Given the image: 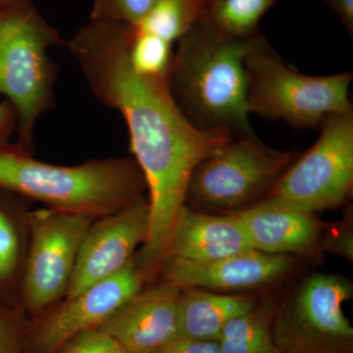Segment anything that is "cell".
Masks as SVG:
<instances>
[{
  "label": "cell",
  "instance_id": "obj_1",
  "mask_svg": "<svg viewBox=\"0 0 353 353\" xmlns=\"http://www.w3.org/2000/svg\"><path fill=\"white\" fill-rule=\"evenodd\" d=\"M132 31L131 26L90 18L65 46L95 97L126 122L131 150L150 196V233L137 257L143 270L153 275L163 263L192 172L234 136L226 130L194 127L176 105L168 78L134 70L130 59Z\"/></svg>",
  "mask_w": 353,
  "mask_h": 353
},
{
  "label": "cell",
  "instance_id": "obj_2",
  "mask_svg": "<svg viewBox=\"0 0 353 353\" xmlns=\"http://www.w3.org/2000/svg\"><path fill=\"white\" fill-rule=\"evenodd\" d=\"M261 34L228 38L203 16L176 41L168 83L176 105L194 127L255 134L246 103L245 59Z\"/></svg>",
  "mask_w": 353,
  "mask_h": 353
},
{
  "label": "cell",
  "instance_id": "obj_3",
  "mask_svg": "<svg viewBox=\"0 0 353 353\" xmlns=\"http://www.w3.org/2000/svg\"><path fill=\"white\" fill-rule=\"evenodd\" d=\"M10 141L0 143V188L43 208L99 219L145 196L148 185L134 157L63 166L39 161Z\"/></svg>",
  "mask_w": 353,
  "mask_h": 353
},
{
  "label": "cell",
  "instance_id": "obj_4",
  "mask_svg": "<svg viewBox=\"0 0 353 353\" xmlns=\"http://www.w3.org/2000/svg\"><path fill=\"white\" fill-rule=\"evenodd\" d=\"M65 44L31 0L0 12V95L15 109L16 143L32 153L37 123L54 102L58 70L48 50Z\"/></svg>",
  "mask_w": 353,
  "mask_h": 353
},
{
  "label": "cell",
  "instance_id": "obj_5",
  "mask_svg": "<svg viewBox=\"0 0 353 353\" xmlns=\"http://www.w3.org/2000/svg\"><path fill=\"white\" fill-rule=\"evenodd\" d=\"M248 112L296 129H319L334 114L352 111V72L309 76L285 63L263 36L245 59Z\"/></svg>",
  "mask_w": 353,
  "mask_h": 353
},
{
  "label": "cell",
  "instance_id": "obj_6",
  "mask_svg": "<svg viewBox=\"0 0 353 353\" xmlns=\"http://www.w3.org/2000/svg\"><path fill=\"white\" fill-rule=\"evenodd\" d=\"M296 155L264 145L255 134L234 136L192 172L185 204L211 213H236L263 201Z\"/></svg>",
  "mask_w": 353,
  "mask_h": 353
},
{
  "label": "cell",
  "instance_id": "obj_7",
  "mask_svg": "<svg viewBox=\"0 0 353 353\" xmlns=\"http://www.w3.org/2000/svg\"><path fill=\"white\" fill-rule=\"evenodd\" d=\"M353 294L348 279L306 278L274 315L272 334L282 353H352L353 328L343 304Z\"/></svg>",
  "mask_w": 353,
  "mask_h": 353
},
{
  "label": "cell",
  "instance_id": "obj_8",
  "mask_svg": "<svg viewBox=\"0 0 353 353\" xmlns=\"http://www.w3.org/2000/svg\"><path fill=\"white\" fill-rule=\"evenodd\" d=\"M317 141L296 158L266 197L313 213L339 208L353 190V110L334 114Z\"/></svg>",
  "mask_w": 353,
  "mask_h": 353
},
{
  "label": "cell",
  "instance_id": "obj_9",
  "mask_svg": "<svg viewBox=\"0 0 353 353\" xmlns=\"http://www.w3.org/2000/svg\"><path fill=\"white\" fill-rule=\"evenodd\" d=\"M94 219L54 209H31L20 303L30 319L66 297L83 236Z\"/></svg>",
  "mask_w": 353,
  "mask_h": 353
},
{
  "label": "cell",
  "instance_id": "obj_10",
  "mask_svg": "<svg viewBox=\"0 0 353 353\" xmlns=\"http://www.w3.org/2000/svg\"><path fill=\"white\" fill-rule=\"evenodd\" d=\"M145 282L134 256L115 275L65 297L32 319L24 353H53L79 334L99 329Z\"/></svg>",
  "mask_w": 353,
  "mask_h": 353
},
{
  "label": "cell",
  "instance_id": "obj_11",
  "mask_svg": "<svg viewBox=\"0 0 353 353\" xmlns=\"http://www.w3.org/2000/svg\"><path fill=\"white\" fill-rule=\"evenodd\" d=\"M150 227V202L145 196L92 221L83 236L66 297L122 270L136 256L137 248L145 245Z\"/></svg>",
  "mask_w": 353,
  "mask_h": 353
},
{
  "label": "cell",
  "instance_id": "obj_12",
  "mask_svg": "<svg viewBox=\"0 0 353 353\" xmlns=\"http://www.w3.org/2000/svg\"><path fill=\"white\" fill-rule=\"evenodd\" d=\"M181 290L162 280L132 296L99 331L130 353H157L178 336Z\"/></svg>",
  "mask_w": 353,
  "mask_h": 353
},
{
  "label": "cell",
  "instance_id": "obj_13",
  "mask_svg": "<svg viewBox=\"0 0 353 353\" xmlns=\"http://www.w3.org/2000/svg\"><path fill=\"white\" fill-rule=\"evenodd\" d=\"M290 268L292 263L285 255L252 250L205 262L166 257L159 271L162 280L181 290L234 292L268 284Z\"/></svg>",
  "mask_w": 353,
  "mask_h": 353
},
{
  "label": "cell",
  "instance_id": "obj_14",
  "mask_svg": "<svg viewBox=\"0 0 353 353\" xmlns=\"http://www.w3.org/2000/svg\"><path fill=\"white\" fill-rule=\"evenodd\" d=\"M252 250L234 213L204 212L185 203L172 226L165 259L212 261Z\"/></svg>",
  "mask_w": 353,
  "mask_h": 353
},
{
  "label": "cell",
  "instance_id": "obj_15",
  "mask_svg": "<svg viewBox=\"0 0 353 353\" xmlns=\"http://www.w3.org/2000/svg\"><path fill=\"white\" fill-rule=\"evenodd\" d=\"M252 250L268 254L310 252L319 236L315 214L287 202L266 197L234 213Z\"/></svg>",
  "mask_w": 353,
  "mask_h": 353
},
{
  "label": "cell",
  "instance_id": "obj_16",
  "mask_svg": "<svg viewBox=\"0 0 353 353\" xmlns=\"http://www.w3.org/2000/svg\"><path fill=\"white\" fill-rule=\"evenodd\" d=\"M32 203L20 194L0 188V299L20 307Z\"/></svg>",
  "mask_w": 353,
  "mask_h": 353
},
{
  "label": "cell",
  "instance_id": "obj_17",
  "mask_svg": "<svg viewBox=\"0 0 353 353\" xmlns=\"http://www.w3.org/2000/svg\"><path fill=\"white\" fill-rule=\"evenodd\" d=\"M250 297L205 290H181L178 301V336L216 341L230 320L255 307Z\"/></svg>",
  "mask_w": 353,
  "mask_h": 353
},
{
  "label": "cell",
  "instance_id": "obj_18",
  "mask_svg": "<svg viewBox=\"0 0 353 353\" xmlns=\"http://www.w3.org/2000/svg\"><path fill=\"white\" fill-rule=\"evenodd\" d=\"M272 304L256 306L230 320L216 339L220 353H278L272 334Z\"/></svg>",
  "mask_w": 353,
  "mask_h": 353
},
{
  "label": "cell",
  "instance_id": "obj_19",
  "mask_svg": "<svg viewBox=\"0 0 353 353\" xmlns=\"http://www.w3.org/2000/svg\"><path fill=\"white\" fill-rule=\"evenodd\" d=\"M279 0H210L203 17L228 38L245 39L259 34L260 21Z\"/></svg>",
  "mask_w": 353,
  "mask_h": 353
},
{
  "label": "cell",
  "instance_id": "obj_20",
  "mask_svg": "<svg viewBox=\"0 0 353 353\" xmlns=\"http://www.w3.org/2000/svg\"><path fill=\"white\" fill-rule=\"evenodd\" d=\"M201 15L187 0H157L137 29L150 32L173 44L185 34Z\"/></svg>",
  "mask_w": 353,
  "mask_h": 353
},
{
  "label": "cell",
  "instance_id": "obj_21",
  "mask_svg": "<svg viewBox=\"0 0 353 353\" xmlns=\"http://www.w3.org/2000/svg\"><path fill=\"white\" fill-rule=\"evenodd\" d=\"M130 59L139 73L155 78H168L173 50L165 39L132 27Z\"/></svg>",
  "mask_w": 353,
  "mask_h": 353
},
{
  "label": "cell",
  "instance_id": "obj_22",
  "mask_svg": "<svg viewBox=\"0 0 353 353\" xmlns=\"http://www.w3.org/2000/svg\"><path fill=\"white\" fill-rule=\"evenodd\" d=\"M30 327L22 307L0 299V353H24Z\"/></svg>",
  "mask_w": 353,
  "mask_h": 353
},
{
  "label": "cell",
  "instance_id": "obj_23",
  "mask_svg": "<svg viewBox=\"0 0 353 353\" xmlns=\"http://www.w3.org/2000/svg\"><path fill=\"white\" fill-rule=\"evenodd\" d=\"M157 0H94L90 18L113 21L134 27Z\"/></svg>",
  "mask_w": 353,
  "mask_h": 353
},
{
  "label": "cell",
  "instance_id": "obj_24",
  "mask_svg": "<svg viewBox=\"0 0 353 353\" xmlns=\"http://www.w3.org/2000/svg\"><path fill=\"white\" fill-rule=\"evenodd\" d=\"M123 348L99 330L75 336L53 353H121Z\"/></svg>",
  "mask_w": 353,
  "mask_h": 353
},
{
  "label": "cell",
  "instance_id": "obj_25",
  "mask_svg": "<svg viewBox=\"0 0 353 353\" xmlns=\"http://www.w3.org/2000/svg\"><path fill=\"white\" fill-rule=\"evenodd\" d=\"M157 353H220L215 341L176 338Z\"/></svg>",
  "mask_w": 353,
  "mask_h": 353
},
{
  "label": "cell",
  "instance_id": "obj_26",
  "mask_svg": "<svg viewBox=\"0 0 353 353\" xmlns=\"http://www.w3.org/2000/svg\"><path fill=\"white\" fill-rule=\"evenodd\" d=\"M17 115L10 102H0V143H7L16 131Z\"/></svg>",
  "mask_w": 353,
  "mask_h": 353
},
{
  "label": "cell",
  "instance_id": "obj_27",
  "mask_svg": "<svg viewBox=\"0 0 353 353\" xmlns=\"http://www.w3.org/2000/svg\"><path fill=\"white\" fill-rule=\"evenodd\" d=\"M353 36V0H322Z\"/></svg>",
  "mask_w": 353,
  "mask_h": 353
},
{
  "label": "cell",
  "instance_id": "obj_28",
  "mask_svg": "<svg viewBox=\"0 0 353 353\" xmlns=\"http://www.w3.org/2000/svg\"><path fill=\"white\" fill-rule=\"evenodd\" d=\"M329 241H325V245H327L329 250L332 252L338 253L343 255L348 260H352L353 257V243L352 234L350 230H343L339 231L336 234H332Z\"/></svg>",
  "mask_w": 353,
  "mask_h": 353
},
{
  "label": "cell",
  "instance_id": "obj_29",
  "mask_svg": "<svg viewBox=\"0 0 353 353\" xmlns=\"http://www.w3.org/2000/svg\"><path fill=\"white\" fill-rule=\"evenodd\" d=\"M199 15H203L210 0H187Z\"/></svg>",
  "mask_w": 353,
  "mask_h": 353
},
{
  "label": "cell",
  "instance_id": "obj_30",
  "mask_svg": "<svg viewBox=\"0 0 353 353\" xmlns=\"http://www.w3.org/2000/svg\"><path fill=\"white\" fill-rule=\"evenodd\" d=\"M19 0H0V12L4 9L8 8L9 6H13Z\"/></svg>",
  "mask_w": 353,
  "mask_h": 353
},
{
  "label": "cell",
  "instance_id": "obj_31",
  "mask_svg": "<svg viewBox=\"0 0 353 353\" xmlns=\"http://www.w3.org/2000/svg\"><path fill=\"white\" fill-rule=\"evenodd\" d=\"M121 353H130V352H125V350H123V352Z\"/></svg>",
  "mask_w": 353,
  "mask_h": 353
},
{
  "label": "cell",
  "instance_id": "obj_32",
  "mask_svg": "<svg viewBox=\"0 0 353 353\" xmlns=\"http://www.w3.org/2000/svg\"><path fill=\"white\" fill-rule=\"evenodd\" d=\"M278 353H282V352H278Z\"/></svg>",
  "mask_w": 353,
  "mask_h": 353
}]
</instances>
